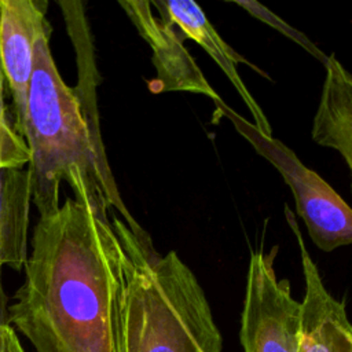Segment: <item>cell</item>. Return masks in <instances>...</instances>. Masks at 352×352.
<instances>
[{
	"label": "cell",
	"instance_id": "9a60e30c",
	"mask_svg": "<svg viewBox=\"0 0 352 352\" xmlns=\"http://www.w3.org/2000/svg\"><path fill=\"white\" fill-rule=\"evenodd\" d=\"M0 352H25L15 330L10 324H0Z\"/></svg>",
	"mask_w": 352,
	"mask_h": 352
},
{
	"label": "cell",
	"instance_id": "2e32d148",
	"mask_svg": "<svg viewBox=\"0 0 352 352\" xmlns=\"http://www.w3.org/2000/svg\"><path fill=\"white\" fill-rule=\"evenodd\" d=\"M0 67H1V63H0Z\"/></svg>",
	"mask_w": 352,
	"mask_h": 352
},
{
	"label": "cell",
	"instance_id": "4fadbf2b",
	"mask_svg": "<svg viewBox=\"0 0 352 352\" xmlns=\"http://www.w3.org/2000/svg\"><path fill=\"white\" fill-rule=\"evenodd\" d=\"M3 82L4 74L0 67V169L26 168L30 161L29 148L4 103Z\"/></svg>",
	"mask_w": 352,
	"mask_h": 352
},
{
	"label": "cell",
	"instance_id": "6da1fadb",
	"mask_svg": "<svg viewBox=\"0 0 352 352\" xmlns=\"http://www.w3.org/2000/svg\"><path fill=\"white\" fill-rule=\"evenodd\" d=\"M128 252L111 221L67 198L40 216L8 324L36 352H117Z\"/></svg>",
	"mask_w": 352,
	"mask_h": 352
},
{
	"label": "cell",
	"instance_id": "7a4b0ae2",
	"mask_svg": "<svg viewBox=\"0 0 352 352\" xmlns=\"http://www.w3.org/2000/svg\"><path fill=\"white\" fill-rule=\"evenodd\" d=\"M129 263L118 302L117 352H223L205 292L173 250L144 248L117 216Z\"/></svg>",
	"mask_w": 352,
	"mask_h": 352
},
{
	"label": "cell",
	"instance_id": "3957f363",
	"mask_svg": "<svg viewBox=\"0 0 352 352\" xmlns=\"http://www.w3.org/2000/svg\"><path fill=\"white\" fill-rule=\"evenodd\" d=\"M51 29L36 41L23 139L32 202L40 216L59 208V187L66 182L74 199L109 219L102 172L74 89L60 77L50 50Z\"/></svg>",
	"mask_w": 352,
	"mask_h": 352
},
{
	"label": "cell",
	"instance_id": "9c48e42d",
	"mask_svg": "<svg viewBox=\"0 0 352 352\" xmlns=\"http://www.w3.org/2000/svg\"><path fill=\"white\" fill-rule=\"evenodd\" d=\"M45 0H0V63L8 82L14 118L23 136L26 102L37 38L51 29Z\"/></svg>",
	"mask_w": 352,
	"mask_h": 352
},
{
	"label": "cell",
	"instance_id": "8992f818",
	"mask_svg": "<svg viewBox=\"0 0 352 352\" xmlns=\"http://www.w3.org/2000/svg\"><path fill=\"white\" fill-rule=\"evenodd\" d=\"M118 4L153 51L155 77L148 81L151 92H191L209 96L213 102L220 99L184 47L182 33L169 21L154 15L151 1L131 0Z\"/></svg>",
	"mask_w": 352,
	"mask_h": 352
},
{
	"label": "cell",
	"instance_id": "5b68a950",
	"mask_svg": "<svg viewBox=\"0 0 352 352\" xmlns=\"http://www.w3.org/2000/svg\"><path fill=\"white\" fill-rule=\"evenodd\" d=\"M278 246L252 253L248 267L239 340L243 352H297L300 301L287 279H278Z\"/></svg>",
	"mask_w": 352,
	"mask_h": 352
},
{
	"label": "cell",
	"instance_id": "277c9868",
	"mask_svg": "<svg viewBox=\"0 0 352 352\" xmlns=\"http://www.w3.org/2000/svg\"><path fill=\"white\" fill-rule=\"evenodd\" d=\"M217 111L227 117L236 132L280 173L294 197L296 213L305 224L311 241L330 253L352 242V210L340 194L316 172L305 166L285 143L263 135L250 121L228 107L221 98Z\"/></svg>",
	"mask_w": 352,
	"mask_h": 352
},
{
	"label": "cell",
	"instance_id": "ba28073f",
	"mask_svg": "<svg viewBox=\"0 0 352 352\" xmlns=\"http://www.w3.org/2000/svg\"><path fill=\"white\" fill-rule=\"evenodd\" d=\"M285 216L300 249L305 293L300 301L297 352H352V327L342 301L323 285L319 270L308 253L294 212L285 205Z\"/></svg>",
	"mask_w": 352,
	"mask_h": 352
},
{
	"label": "cell",
	"instance_id": "5bb4252c",
	"mask_svg": "<svg viewBox=\"0 0 352 352\" xmlns=\"http://www.w3.org/2000/svg\"><path fill=\"white\" fill-rule=\"evenodd\" d=\"M235 6L243 8L245 11H248L252 16L257 18L258 21L264 22L265 25L271 26L272 29L278 30L280 34L286 36L287 38H290L292 41H294L296 44H298L302 50H305L309 55H312L315 59H318L323 66L327 62V55L318 48L302 32L292 28L287 22H285L282 18H279L276 14H274L272 11H270L267 7H264L263 4L254 1V0H234L232 1Z\"/></svg>",
	"mask_w": 352,
	"mask_h": 352
},
{
	"label": "cell",
	"instance_id": "30bf717a",
	"mask_svg": "<svg viewBox=\"0 0 352 352\" xmlns=\"http://www.w3.org/2000/svg\"><path fill=\"white\" fill-rule=\"evenodd\" d=\"M151 6L157 8L160 18L169 21L183 36V38H190L201 45L209 56L217 63L227 78L231 81L232 87L242 98L248 110L253 116V125L265 136H272V128L270 121L253 95L246 88L242 77L238 73V65L246 63L249 67L254 69L261 76L270 78L265 72L260 70L242 55H239L231 45H228L223 37L212 26L206 15L202 12L201 7L190 0H169V1H151Z\"/></svg>",
	"mask_w": 352,
	"mask_h": 352
},
{
	"label": "cell",
	"instance_id": "52a82bcc",
	"mask_svg": "<svg viewBox=\"0 0 352 352\" xmlns=\"http://www.w3.org/2000/svg\"><path fill=\"white\" fill-rule=\"evenodd\" d=\"M58 4L62 10L69 36L76 50L78 81L73 89L77 96L85 125L88 128V132L92 140L94 150L99 161L109 208L116 209L117 212L121 213L126 227L143 246H150L151 241L148 235L136 223L133 216L126 209L106 158V151H104L103 139L100 133L99 111L96 104V85L99 82V73L95 66L92 40L89 34L88 21L84 12V4L81 1H66V0L58 1Z\"/></svg>",
	"mask_w": 352,
	"mask_h": 352
},
{
	"label": "cell",
	"instance_id": "7c38bea8",
	"mask_svg": "<svg viewBox=\"0 0 352 352\" xmlns=\"http://www.w3.org/2000/svg\"><path fill=\"white\" fill-rule=\"evenodd\" d=\"M326 77L311 136L319 146L341 154L352 168V76L331 54L327 55Z\"/></svg>",
	"mask_w": 352,
	"mask_h": 352
},
{
	"label": "cell",
	"instance_id": "8fae6325",
	"mask_svg": "<svg viewBox=\"0 0 352 352\" xmlns=\"http://www.w3.org/2000/svg\"><path fill=\"white\" fill-rule=\"evenodd\" d=\"M30 204L28 168L0 169V324H8L1 268L6 265L21 271L26 263Z\"/></svg>",
	"mask_w": 352,
	"mask_h": 352
}]
</instances>
